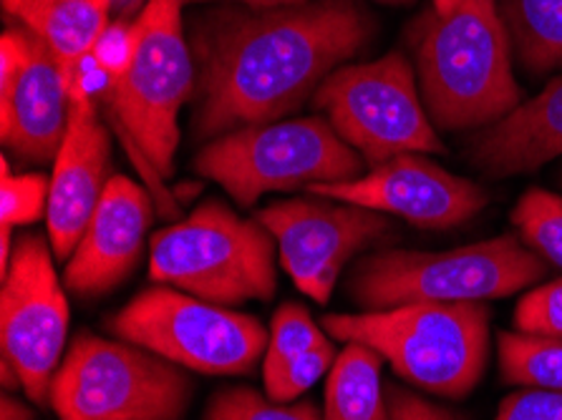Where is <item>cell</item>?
Wrapping results in <instances>:
<instances>
[{
  "instance_id": "obj_33",
  "label": "cell",
  "mask_w": 562,
  "mask_h": 420,
  "mask_svg": "<svg viewBox=\"0 0 562 420\" xmlns=\"http://www.w3.org/2000/svg\"><path fill=\"white\" fill-rule=\"evenodd\" d=\"M187 3H237L248 8H291V5L308 3V0H187Z\"/></svg>"
},
{
  "instance_id": "obj_28",
  "label": "cell",
  "mask_w": 562,
  "mask_h": 420,
  "mask_svg": "<svg viewBox=\"0 0 562 420\" xmlns=\"http://www.w3.org/2000/svg\"><path fill=\"white\" fill-rule=\"evenodd\" d=\"M495 420H562V390L525 388L499 402Z\"/></svg>"
},
{
  "instance_id": "obj_29",
  "label": "cell",
  "mask_w": 562,
  "mask_h": 420,
  "mask_svg": "<svg viewBox=\"0 0 562 420\" xmlns=\"http://www.w3.org/2000/svg\"><path fill=\"white\" fill-rule=\"evenodd\" d=\"M36 36L25 29H8L0 38V101L11 97L31 64Z\"/></svg>"
},
{
  "instance_id": "obj_13",
  "label": "cell",
  "mask_w": 562,
  "mask_h": 420,
  "mask_svg": "<svg viewBox=\"0 0 562 420\" xmlns=\"http://www.w3.org/2000/svg\"><path fill=\"white\" fill-rule=\"evenodd\" d=\"M308 192L359 207L394 214L422 229L464 225L487 207L490 196L480 184L451 174L422 154H402L371 167L353 182L321 184Z\"/></svg>"
},
{
  "instance_id": "obj_22",
  "label": "cell",
  "mask_w": 562,
  "mask_h": 420,
  "mask_svg": "<svg viewBox=\"0 0 562 420\" xmlns=\"http://www.w3.org/2000/svg\"><path fill=\"white\" fill-rule=\"evenodd\" d=\"M326 332L313 322L311 313L297 303H285L278 307L276 317H272L270 336H268V350L262 357V381L283 371L288 363L301 357L308 350L328 345Z\"/></svg>"
},
{
  "instance_id": "obj_24",
  "label": "cell",
  "mask_w": 562,
  "mask_h": 420,
  "mask_svg": "<svg viewBox=\"0 0 562 420\" xmlns=\"http://www.w3.org/2000/svg\"><path fill=\"white\" fill-rule=\"evenodd\" d=\"M204 420H321L311 400L272 402L252 388H225L210 398Z\"/></svg>"
},
{
  "instance_id": "obj_7",
  "label": "cell",
  "mask_w": 562,
  "mask_h": 420,
  "mask_svg": "<svg viewBox=\"0 0 562 420\" xmlns=\"http://www.w3.org/2000/svg\"><path fill=\"white\" fill-rule=\"evenodd\" d=\"M194 383L180 365L126 340L79 332L50 385L61 420H182Z\"/></svg>"
},
{
  "instance_id": "obj_35",
  "label": "cell",
  "mask_w": 562,
  "mask_h": 420,
  "mask_svg": "<svg viewBox=\"0 0 562 420\" xmlns=\"http://www.w3.org/2000/svg\"><path fill=\"white\" fill-rule=\"evenodd\" d=\"M389 3H396V0H389Z\"/></svg>"
},
{
  "instance_id": "obj_3",
  "label": "cell",
  "mask_w": 562,
  "mask_h": 420,
  "mask_svg": "<svg viewBox=\"0 0 562 420\" xmlns=\"http://www.w3.org/2000/svg\"><path fill=\"white\" fill-rule=\"evenodd\" d=\"M323 330L363 342L396 375L445 398H464L482 381L490 353V307L482 303H412L376 313H334Z\"/></svg>"
},
{
  "instance_id": "obj_30",
  "label": "cell",
  "mask_w": 562,
  "mask_h": 420,
  "mask_svg": "<svg viewBox=\"0 0 562 420\" xmlns=\"http://www.w3.org/2000/svg\"><path fill=\"white\" fill-rule=\"evenodd\" d=\"M91 54L106 68V73L112 76L114 81H119L126 71H130V64L134 58V25L124 21L109 23Z\"/></svg>"
},
{
  "instance_id": "obj_15",
  "label": "cell",
  "mask_w": 562,
  "mask_h": 420,
  "mask_svg": "<svg viewBox=\"0 0 562 420\" xmlns=\"http://www.w3.org/2000/svg\"><path fill=\"white\" fill-rule=\"evenodd\" d=\"M112 139L93 101H71L66 139L54 161L48 192V242L56 260H68L97 212L109 184Z\"/></svg>"
},
{
  "instance_id": "obj_1",
  "label": "cell",
  "mask_w": 562,
  "mask_h": 420,
  "mask_svg": "<svg viewBox=\"0 0 562 420\" xmlns=\"http://www.w3.org/2000/svg\"><path fill=\"white\" fill-rule=\"evenodd\" d=\"M371 36L373 19L351 0L202 13L190 36L198 64L192 134L217 139L283 122Z\"/></svg>"
},
{
  "instance_id": "obj_17",
  "label": "cell",
  "mask_w": 562,
  "mask_h": 420,
  "mask_svg": "<svg viewBox=\"0 0 562 420\" xmlns=\"http://www.w3.org/2000/svg\"><path fill=\"white\" fill-rule=\"evenodd\" d=\"M562 157V76L467 144V159L487 177L530 174Z\"/></svg>"
},
{
  "instance_id": "obj_23",
  "label": "cell",
  "mask_w": 562,
  "mask_h": 420,
  "mask_svg": "<svg viewBox=\"0 0 562 420\" xmlns=\"http://www.w3.org/2000/svg\"><path fill=\"white\" fill-rule=\"evenodd\" d=\"M513 225L522 242L544 262L562 268V200L544 190H530L517 202Z\"/></svg>"
},
{
  "instance_id": "obj_11",
  "label": "cell",
  "mask_w": 562,
  "mask_h": 420,
  "mask_svg": "<svg viewBox=\"0 0 562 420\" xmlns=\"http://www.w3.org/2000/svg\"><path fill=\"white\" fill-rule=\"evenodd\" d=\"M0 287V348L21 375L23 393L50 406V385L64 363L68 303L54 270L50 242L23 235L13 247Z\"/></svg>"
},
{
  "instance_id": "obj_10",
  "label": "cell",
  "mask_w": 562,
  "mask_h": 420,
  "mask_svg": "<svg viewBox=\"0 0 562 420\" xmlns=\"http://www.w3.org/2000/svg\"><path fill=\"white\" fill-rule=\"evenodd\" d=\"M313 104L369 169L402 154L445 151L416 91L414 68L396 50L379 61L336 68L315 91Z\"/></svg>"
},
{
  "instance_id": "obj_19",
  "label": "cell",
  "mask_w": 562,
  "mask_h": 420,
  "mask_svg": "<svg viewBox=\"0 0 562 420\" xmlns=\"http://www.w3.org/2000/svg\"><path fill=\"white\" fill-rule=\"evenodd\" d=\"M383 357L363 342H346L328 371L321 420H391L381 388Z\"/></svg>"
},
{
  "instance_id": "obj_34",
  "label": "cell",
  "mask_w": 562,
  "mask_h": 420,
  "mask_svg": "<svg viewBox=\"0 0 562 420\" xmlns=\"http://www.w3.org/2000/svg\"><path fill=\"white\" fill-rule=\"evenodd\" d=\"M459 3H462V0H434V11L439 15H449Z\"/></svg>"
},
{
  "instance_id": "obj_6",
  "label": "cell",
  "mask_w": 562,
  "mask_h": 420,
  "mask_svg": "<svg viewBox=\"0 0 562 420\" xmlns=\"http://www.w3.org/2000/svg\"><path fill=\"white\" fill-rule=\"evenodd\" d=\"M366 167L361 154L321 116L237 128L212 139L194 159L198 174L217 182L243 207L268 192L353 182Z\"/></svg>"
},
{
  "instance_id": "obj_26",
  "label": "cell",
  "mask_w": 562,
  "mask_h": 420,
  "mask_svg": "<svg viewBox=\"0 0 562 420\" xmlns=\"http://www.w3.org/2000/svg\"><path fill=\"white\" fill-rule=\"evenodd\" d=\"M336 355L338 353H336L334 342H328V345H323V348L308 350V353L295 357L293 363H288L283 371L262 381V383H266V396L272 402H293V400H297L301 393L308 390L311 385L318 383L323 375H326L330 367H334Z\"/></svg>"
},
{
  "instance_id": "obj_25",
  "label": "cell",
  "mask_w": 562,
  "mask_h": 420,
  "mask_svg": "<svg viewBox=\"0 0 562 420\" xmlns=\"http://www.w3.org/2000/svg\"><path fill=\"white\" fill-rule=\"evenodd\" d=\"M0 214L3 227H23L48 212L50 182L44 174H11L8 159L0 171Z\"/></svg>"
},
{
  "instance_id": "obj_14",
  "label": "cell",
  "mask_w": 562,
  "mask_h": 420,
  "mask_svg": "<svg viewBox=\"0 0 562 420\" xmlns=\"http://www.w3.org/2000/svg\"><path fill=\"white\" fill-rule=\"evenodd\" d=\"M155 217L147 186L114 174L83 231L79 247L68 257L64 282L68 293L99 297L130 277L142 257Z\"/></svg>"
},
{
  "instance_id": "obj_31",
  "label": "cell",
  "mask_w": 562,
  "mask_h": 420,
  "mask_svg": "<svg viewBox=\"0 0 562 420\" xmlns=\"http://www.w3.org/2000/svg\"><path fill=\"white\" fill-rule=\"evenodd\" d=\"M386 400L391 420H459L449 408H441L412 390L398 388L396 383L386 385Z\"/></svg>"
},
{
  "instance_id": "obj_18",
  "label": "cell",
  "mask_w": 562,
  "mask_h": 420,
  "mask_svg": "<svg viewBox=\"0 0 562 420\" xmlns=\"http://www.w3.org/2000/svg\"><path fill=\"white\" fill-rule=\"evenodd\" d=\"M116 0H3V8L41 43L54 50L61 66L91 54L109 25Z\"/></svg>"
},
{
  "instance_id": "obj_21",
  "label": "cell",
  "mask_w": 562,
  "mask_h": 420,
  "mask_svg": "<svg viewBox=\"0 0 562 420\" xmlns=\"http://www.w3.org/2000/svg\"><path fill=\"white\" fill-rule=\"evenodd\" d=\"M499 367L507 385L562 390V338L499 332Z\"/></svg>"
},
{
  "instance_id": "obj_4",
  "label": "cell",
  "mask_w": 562,
  "mask_h": 420,
  "mask_svg": "<svg viewBox=\"0 0 562 420\" xmlns=\"http://www.w3.org/2000/svg\"><path fill=\"white\" fill-rule=\"evenodd\" d=\"M548 272V262L505 235L447 252L386 250L363 257L348 295L363 313L412 303H484L515 295Z\"/></svg>"
},
{
  "instance_id": "obj_2",
  "label": "cell",
  "mask_w": 562,
  "mask_h": 420,
  "mask_svg": "<svg viewBox=\"0 0 562 420\" xmlns=\"http://www.w3.org/2000/svg\"><path fill=\"white\" fill-rule=\"evenodd\" d=\"M414 56L422 101L441 132L492 126L519 106L513 43L497 0H462L449 15H424Z\"/></svg>"
},
{
  "instance_id": "obj_5",
  "label": "cell",
  "mask_w": 562,
  "mask_h": 420,
  "mask_svg": "<svg viewBox=\"0 0 562 420\" xmlns=\"http://www.w3.org/2000/svg\"><path fill=\"white\" fill-rule=\"evenodd\" d=\"M149 277L204 303L237 307L276 295V239L210 200L190 217L149 237Z\"/></svg>"
},
{
  "instance_id": "obj_32",
  "label": "cell",
  "mask_w": 562,
  "mask_h": 420,
  "mask_svg": "<svg viewBox=\"0 0 562 420\" xmlns=\"http://www.w3.org/2000/svg\"><path fill=\"white\" fill-rule=\"evenodd\" d=\"M0 420H36V413L11 390H5L3 400H0Z\"/></svg>"
},
{
  "instance_id": "obj_9",
  "label": "cell",
  "mask_w": 562,
  "mask_h": 420,
  "mask_svg": "<svg viewBox=\"0 0 562 420\" xmlns=\"http://www.w3.org/2000/svg\"><path fill=\"white\" fill-rule=\"evenodd\" d=\"M119 340L204 375H245L266 357L268 336L258 317L204 303L177 287H149L106 320Z\"/></svg>"
},
{
  "instance_id": "obj_8",
  "label": "cell",
  "mask_w": 562,
  "mask_h": 420,
  "mask_svg": "<svg viewBox=\"0 0 562 420\" xmlns=\"http://www.w3.org/2000/svg\"><path fill=\"white\" fill-rule=\"evenodd\" d=\"M187 0H147L134 25V58L106 93L122 139L139 147L161 177L175 169L180 111L194 97L192 46L184 36Z\"/></svg>"
},
{
  "instance_id": "obj_27",
  "label": "cell",
  "mask_w": 562,
  "mask_h": 420,
  "mask_svg": "<svg viewBox=\"0 0 562 420\" xmlns=\"http://www.w3.org/2000/svg\"><path fill=\"white\" fill-rule=\"evenodd\" d=\"M515 330L527 336L562 338V277L530 290L519 299Z\"/></svg>"
},
{
  "instance_id": "obj_12",
  "label": "cell",
  "mask_w": 562,
  "mask_h": 420,
  "mask_svg": "<svg viewBox=\"0 0 562 420\" xmlns=\"http://www.w3.org/2000/svg\"><path fill=\"white\" fill-rule=\"evenodd\" d=\"M255 219L276 239L280 262L301 293L326 305L346 262L391 235V219L348 202L291 200L262 207Z\"/></svg>"
},
{
  "instance_id": "obj_16",
  "label": "cell",
  "mask_w": 562,
  "mask_h": 420,
  "mask_svg": "<svg viewBox=\"0 0 562 420\" xmlns=\"http://www.w3.org/2000/svg\"><path fill=\"white\" fill-rule=\"evenodd\" d=\"M71 118V97L64 66L36 38L31 64L5 101H0V136L19 157L48 164L56 161Z\"/></svg>"
},
{
  "instance_id": "obj_20",
  "label": "cell",
  "mask_w": 562,
  "mask_h": 420,
  "mask_svg": "<svg viewBox=\"0 0 562 420\" xmlns=\"http://www.w3.org/2000/svg\"><path fill=\"white\" fill-rule=\"evenodd\" d=\"M499 13L527 73L562 68V0H499Z\"/></svg>"
}]
</instances>
